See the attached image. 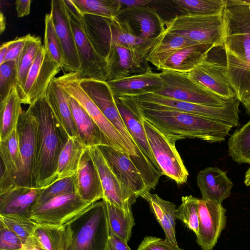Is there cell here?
<instances>
[{
    "label": "cell",
    "instance_id": "cell-1",
    "mask_svg": "<svg viewBox=\"0 0 250 250\" xmlns=\"http://www.w3.org/2000/svg\"><path fill=\"white\" fill-rule=\"evenodd\" d=\"M137 106L144 119L175 143L187 138L198 139L208 143L221 142L225 140L232 128L223 123L186 112Z\"/></svg>",
    "mask_w": 250,
    "mask_h": 250
},
{
    "label": "cell",
    "instance_id": "cell-2",
    "mask_svg": "<svg viewBox=\"0 0 250 250\" xmlns=\"http://www.w3.org/2000/svg\"><path fill=\"white\" fill-rule=\"evenodd\" d=\"M27 110L37 125L36 187L44 188L56 180L59 157L69 138L58 124L44 96L30 105Z\"/></svg>",
    "mask_w": 250,
    "mask_h": 250
},
{
    "label": "cell",
    "instance_id": "cell-3",
    "mask_svg": "<svg viewBox=\"0 0 250 250\" xmlns=\"http://www.w3.org/2000/svg\"><path fill=\"white\" fill-rule=\"evenodd\" d=\"M83 27L96 50L105 58L111 45L124 46L147 61L152 50L163 39L165 32L159 37L145 40L136 37L125 22L113 18L91 14L83 15Z\"/></svg>",
    "mask_w": 250,
    "mask_h": 250
},
{
    "label": "cell",
    "instance_id": "cell-4",
    "mask_svg": "<svg viewBox=\"0 0 250 250\" xmlns=\"http://www.w3.org/2000/svg\"><path fill=\"white\" fill-rule=\"evenodd\" d=\"M61 250H107L110 231L105 202L102 200L61 226Z\"/></svg>",
    "mask_w": 250,
    "mask_h": 250
},
{
    "label": "cell",
    "instance_id": "cell-5",
    "mask_svg": "<svg viewBox=\"0 0 250 250\" xmlns=\"http://www.w3.org/2000/svg\"><path fill=\"white\" fill-rule=\"evenodd\" d=\"M130 97L140 107L176 110L205 117L232 127L240 125V102L236 98L223 106H211L179 101L155 93Z\"/></svg>",
    "mask_w": 250,
    "mask_h": 250
},
{
    "label": "cell",
    "instance_id": "cell-6",
    "mask_svg": "<svg viewBox=\"0 0 250 250\" xmlns=\"http://www.w3.org/2000/svg\"><path fill=\"white\" fill-rule=\"evenodd\" d=\"M222 15L224 50L250 65V4L225 0Z\"/></svg>",
    "mask_w": 250,
    "mask_h": 250
},
{
    "label": "cell",
    "instance_id": "cell-7",
    "mask_svg": "<svg viewBox=\"0 0 250 250\" xmlns=\"http://www.w3.org/2000/svg\"><path fill=\"white\" fill-rule=\"evenodd\" d=\"M80 78L78 72H68L55 77L54 80L85 110L113 146L128 154L131 158L137 157L142 162L135 147L124 138L82 88L80 83Z\"/></svg>",
    "mask_w": 250,
    "mask_h": 250
},
{
    "label": "cell",
    "instance_id": "cell-8",
    "mask_svg": "<svg viewBox=\"0 0 250 250\" xmlns=\"http://www.w3.org/2000/svg\"><path fill=\"white\" fill-rule=\"evenodd\" d=\"M176 15L165 21L167 33L186 38L198 44L224 47L223 15Z\"/></svg>",
    "mask_w": 250,
    "mask_h": 250
},
{
    "label": "cell",
    "instance_id": "cell-9",
    "mask_svg": "<svg viewBox=\"0 0 250 250\" xmlns=\"http://www.w3.org/2000/svg\"><path fill=\"white\" fill-rule=\"evenodd\" d=\"M81 63L79 72L82 79L107 81V63L105 58L96 50L85 31L82 15L71 1L63 0Z\"/></svg>",
    "mask_w": 250,
    "mask_h": 250
},
{
    "label": "cell",
    "instance_id": "cell-10",
    "mask_svg": "<svg viewBox=\"0 0 250 250\" xmlns=\"http://www.w3.org/2000/svg\"><path fill=\"white\" fill-rule=\"evenodd\" d=\"M160 75L163 80V86L155 94L211 106H222L229 102L207 90L189 78L188 73L164 70Z\"/></svg>",
    "mask_w": 250,
    "mask_h": 250
},
{
    "label": "cell",
    "instance_id": "cell-11",
    "mask_svg": "<svg viewBox=\"0 0 250 250\" xmlns=\"http://www.w3.org/2000/svg\"><path fill=\"white\" fill-rule=\"evenodd\" d=\"M143 125L153 156L163 174L178 185L186 183L188 172L175 143L144 118Z\"/></svg>",
    "mask_w": 250,
    "mask_h": 250
},
{
    "label": "cell",
    "instance_id": "cell-12",
    "mask_svg": "<svg viewBox=\"0 0 250 250\" xmlns=\"http://www.w3.org/2000/svg\"><path fill=\"white\" fill-rule=\"evenodd\" d=\"M22 167L14 179L16 186L37 188L36 167L37 159V125L33 116L27 109L22 111L17 126Z\"/></svg>",
    "mask_w": 250,
    "mask_h": 250
},
{
    "label": "cell",
    "instance_id": "cell-13",
    "mask_svg": "<svg viewBox=\"0 0 250 250\" xmlns=\"http://www.w3.org/2000/svg\"><path fill=\"white\" fill-rule=\"evenodd\" d=\"M91 205L83 200L76 193L62 194L35 207L30 218L37 224L62 226Z\"/></svg>",
    "mask_w": 250,
    "mask_h": 250
},
{
    "label": "cell",
    "instance_id": "cell-14",
    "mask_svg": "<svg viewBox=\"0 0 250 250\" xmlns=\"http://www.w3.org/2000/svg\"><path fill=\"white\" fill-rule=\"evenodd\" d=\"M61 69L42 45L35 57L23 88L18 92L22 104L30 105L44 96L50 82Z\"/></svg>",
    "mask_w": 250,
    "mask_h": 250
},
{
    "label": "cell",
    "instance_id": "cell-15",
    "mask_svg": "<svg viewBox=\"0 0 250 250\" xmlns=\"http://www.w3.org/2000/svg\"><path fill=\"white\" fill-rule=\"evenodd\" d=\"M88 149L100 178L104 191L102 200L123 209H131L138 197L120 182L97 146L88 147Z\"/></svg>",
    "mask_w": 250,
    "mask_h": 250
},
{
    "label": "cell",
    "instance_id": "cell-16",
    "mask_svg": "<svg viewBox=\"0 0 250 250\" xmlns=\"http://www.w3.org/2000/svg\"><path fill=\"white\" fill-rule=\"evenodd\" d=\"M198 233L196 241L202 250H212L226 225V209L222 204L198 198Z\"/></svg>",
    "mask_w": 250,
    "mask_h": 250
},
{
    "label": "cell",
    "instance_id": "cell-17",
    "mask_svg": "<svg viewBox=\"0 0 250 250\" xmlns=\"http://www.w3.org/2000/svg\"><path fill=\"white\" fill-rule=\"evenodd\" d=\"M97 146L113 173L128 190L138 197L149 191L142 173L128 154L112 146Z\"/></svg>",
    "mask_w": 250,
    "mask_h": 250
},
{
    "label": "cell",
    "instance_id": "cell-18",
    "mask_svg": "<svg viewBox=\"0 0 250 250\" xmlns=\"http://www.w3.org/2000/svg\"><path fill=\"white\" fill-rule=\"evenodd\" d=\"M114 100L139 156L143 160H148L158 170L161 171L150 150L143 125V117L135 102L130 96H114Z\"/></svg>",
    "mask_w": 250,
    "mask_h": 250
},
{
    "label": "cell",
    "instance_id": "cell-19",
    "mask_svg": "<svg viewBox=\"0 0 250 250\" xmlns=\"http://www.w3.org/2000/svg\"><path fill=\"white\" fill-rule=\"evenodd\" d=\"M80 83L107 120L129 144L135 147L138 153L134 142L121 117L114 96L107 82L92 79L80 78Z\"/></svg>",
    "mask_w": 250,
    "mask_h": 250
},
{
    "label": "cell",
    "instance_id": "cell-20",
    "mask_svg": "<svg viewBox=\"0 0 250 250\" xmlns=\"http://www.w3.org/2000/svg\"><path fill=\"white\" fill-rule=\"evenodd\" d=\"M116 17L126 23L134 35L143 39H156L166 31L165 21L150 6L123 8Z\"/></svg>",
    "mask_w": 250,
    "mask_h": 250
},
{
    "label": "cell",
    "instance_id": "cell-21",
    "mask_svg": "<svg viewBox=\"0 0 250 250\" xmlns=\"http://www.w3.org/2000/svg\"><path fill=\"white\" fill-rule=\"evenodd\" d=\"M50 14L63 51V69L68 72L79 73L81 63L63 0H51Z\"/></svg>",
    "mask_w": 250,
    "mask_h": 250
},
{
    "label": "cell",
    "instance_id": "cell-22",
    "mask_svg": "<svg viewBox=\"0 0 250 250\" xmlns=\"http://www.w3.org/2000/svg\"><path fill=\"white\" fill-rule=\"evenodd\" d=\"M105 59L107 63L106 82L144 72L149 67L148 62L135 52L116 44L109 46Z\"/></svg>",
    "mask_w": 250,
    "mask_h": 250
},
{
    "label": "cell",
    "instance_id": "cell-23",
    "mask_svg": "<svg viewBox=\"0 0 250 250\" xmlns=\"http://www.w3.org/2000/svg\"><path fill=\"white\" fill-rule=\"evenodd\" d=\"M188 75L207 90L227 101L236 98L222 71L221 63L209 60L207 58L197 67L188 73Z\"/></svg>",
    "mask_w": 250,
    "mask_h": 250
},
{
    "label": "cell",
    "instance_id": "cell-24",
    "mask_svg": "<svg viewBox=\"0 0 250 250\" xmlns=\"http://www.w3.org/2000/svg\"><path fill=\"white\" fill-rule=\"evenodd\" d=\"M75 183L76 194L84 201L92 204L103 199L104 191L100 178L88 147L81 157Z\"/></svg>",
    "mask_w": 250,
    "mask_h": 250
},
{
    "label": "cell",
    "instance_id": "cell-25",
    "mask_svg": "<svg viewBox=\"0 0 250 250\" xmlns=\"http://www.w3.org/2000/svg\"><path fill=\"white\" fill-rule=\"evenodd\" d=\"M115 96H135L154 93L163 86L160 73L154 72L149 66L144 72L106 82Z\"/></svg>",
    "mask_w": 250,
    "mask_h": 250
},
{
    "label": "cell",
    "instance_id": "cell-26",
    "mask_svg": "<svg viewBox=\"0 0 250 250\" xmlns=\"http://www.w3.org/2000/svg\"><path fill=\"white\" fill-rule=\"evenodd\" d=\"M42 188L16 186L0 193V215H17L30 218Z\"/></svg>",
    "mask_w": 250,
    "mask_h": 250
},
{
    "label": "cell",
    "instance_id": "cell-27",
    "mask_svg": "<svg viewBox=\"0 0 250 250\" xmlns=\"http://www.w3.org/2000/svg\"><path fill=\"white\" fill-rule=\"evenodd\" d=\"M197 184L202 199L219 204L229 197L233 187L227 172L215 167H208L200 170L197 175Z\"/></svg>",
    "mask_w": 250,
    "mask_h": 250
},
{
    "label": "cell",
    "instance_id": "cell-28",
    "mask_svg": "<svg viewBox=\"0 0 250 250\" xmlns=\"http://www.w3.org/2000/svg\"><path fill=\"white\" fill-rule=\"evenodd\" d=\"M44 97L57 122L68 137H78L69 101V95L57 84L54 79L49 84Z\"/></svg>",
    "mask_w": 250,
    "mask_h": 250
},
{
    "label": "cell",
    "instance_id": "cell-29",
    "mask_svg": "<svg viewBox=\"0 0 250 250\" xmlns=\"http://www.w3.org/2000/svg\"><path fill=\"white\" fill-rule=\"evenodd\" d=\"M69 101L78 137L83 144L87 147L102 145L112 146L96 123L77 101L70 96Z\"/></svg>",
    "mask_w": 250,
    "mask_h": 250
},
{
    "label": "cell",
    "instance_id": "cell-30",
    "mask_svg": "<svg viewBox=\"0 0 250 250\" xmlns=\"http://www.w3.org/2000/svg\"><path fill=\"white\" fill-rule=\"evenodd\" d=\"M213 45L197 44L182 48L171 55L162 65L161 70L188 73L206 60Z\"/></svg>",
    "mask_w": 250,
    "mask_h": 250
},
{
    "label": "cell",
    "instance_id": "cell-31",
    "mask_svg": "<svg viewBox=\"0 0 250 250\" xmlns=\"http://www.w3.org/2000/svg\"><path fill=\"white\" fill-rule=\"evenodd\" d=\"M226 63L221 68L236 98L243 103L250 98V65L225 50Z\"/></svg>",
    "mask_w": 250,
    "mask_h": 250
},
{
    "label": "cell",
    "instance_id": "cell-32",
    "mask_svg": "<svg viewBox=\"0 0 250 250\" xmlns=\"http://www.w3.org/2000/svg\"><path fill=\"white\" fill-rule=\"evenodd\" d=\"M140 197L148 202L151 211L165 232V240L178 246L175 236L177 217L175 205L162 199L156 194L151 193L149 191L143 193Z\"/></svg>",
    "mask_w": 250,
    "mask_h": 250
},
{
    "label": "cell",
    "instance_id": "cell-33",
    "mask_svg": "<svg viewBox=\"0 0 250 250\" xmlns=\"http://www.w3.org/2000/svg\"><path fill=\"white\" fill-rule=\"evenodd\" d=\"M86 148L78 137L67 140L59 157L56 181L76 174L81 157Z\"/></svg>",
    "mask_w": 250,
    "mask_h": 250
},
{
    "label": "cell",
    "instance_id": "cell-34",
    "mask_svg": "<svg viewBox=\"0 0 250 250\" xmlns=\"http://www.w3.org/2000/svg\"><path fill=\"white\" fill-rule=\"evenodd\" d=\"M22 103L20 98L17 86H15L9 94L0 104V141L8 137L17 128L22 112Z\"/></svg>",
    "mask_w": 250,
    "mask_h": 250
},
{
    "label": "cell",
    "instance_id": "cell-35",
    "mask_svg": "<svg viewBox=\"0 0 250 250\" xmlns=\"http://www.w3.org/2000/svg\"><path fill=\"white\" fill-rule=\"evenodd\" d=\"M186 38L167 33L162 41L152 50L147 58L155 67L161 70L167 60L176 51L184 47L197 44Z\"/></svg>",
    "mask_w": 250,
    "mask_h": 250
},
{
    "label": "cell",
    "instance_id": "cell-36",
    "mask_svg": "<svg viewBox=\"0 0 250 250\" xmlns=\"http://www.w3.org/2000/svg\"><path fill=\"white\" fill-rule=\"evenodd\" d=\"M0 167L14 179L22 165L17 128L2 141H0Z\"/></svg>",
    "mask_w": 250,
    "mask_h": 250
},
{
    "label": "cell",
    "instance_id": "cell-37",
    "mask_svg": "<svg viewBox=\"0 0 250 250\" xmlns=\"http://www.w3.org/2000/svg\"><path fill=\"white\" fill-rule=\"evenodd\" d=\"M105 202L110 234L114 235L127 243L135 225L131 209L126 210Z\"/></svg>",
    "mask_w": 250,
    "mask_h": 250
},
{
    "label": "cell",
    "instance_id": "cell-38",
    "mask_svg": "<svg viewBox=\"0 0 250 250\" xmlns=\"http://www.w3.org/2000/svg\"><path fill=\"white\" fill-rule=\"evenodd\" d=\"M228 154L238 164L250 165V120L230 136Z\"/></svg>",
    "mask_w": 250,
    "mask_h": 250
},
{
    "label": "cell",
    "instance_id": "cell-39",
    "mask_svg": "<svg viewBox=\"0 0 250 250\" xmlns=\"http://www.w3.org/2000/svg\"><path fill=\"white\" fill-rule=\"evenodd\" d=\"M42 45L41 38L33 35L26 42L17 60L18 79L16 86L18 92L23 88L35 57Z\"/></svg>",
    "mask_w": 250,
    "mask_h": 250
},
{
    "label": "cell",
    "instance_id": "cell-40",
    "mask_svg": "<svg viewBox=\"0 0 250 250\" xmlns=\"http://www.w3.org/2000/svg\"><path fill=\"white\" fill-rule=\"evenodd\" d=\"M172 2L185 14L212 16L223 14L225 0H174Z\"/></svg>",
    "mask_w": 250,
    "mask_h": 250
},
{
    "label": "cell",
    "instance_id": "cell-41",
    "mask_svg": "<svg viewBox=\"0 0 250 250\" xmlns=\"http://www.w3.org/2000/svg\"><path fill=\"white\" fill-rule=\"evenodd\" d=\"M71 1L82 16L91 14L113 18L121 9L120 0H71Z\"/></svg>",
    "mask_w": 250,
    "mask_h": 250
},
{
    "label": "cell",
    "instance_id": "cell-42",
    "mask_svg": "<svg viewBox=\"0 0 250 250\" xmlns=\"http://www.w3.org/2000/svg\"><path fill=\"white\" fill-rule=\"evenodd\" d=\"M31 236L43 250L61 249V226L37 224Z\"/></svg>",
    "mask_w": 250,
    "mask_h": 250
},
{
    "label": "cell",
    "instance_id": "cell-43",
    "mask_svg": "<svg viewBox=\"0 0 250 250\" xmlns=\"http://www.w3.org/2000/svg\"><path fill=\"white\" fill-rule=\"evenodd\" d=\"M44 46L51 58L63 69V54L50 13L44 18Z\"/></svg>",
    "mask_w": 250,
    "mask_h": 250
},
{
    "label": "cell",
    "instance_id": "cell-44",
    "mask_svg": "<svg viewBox=\"0 0 250 250\" xmlns=\"http://www.w3.org/2000/svg\"><path fill=\"white\" fill-rule=\"evenodd\" d=\"M197 200L198 198L192 195L183 196L182 203L176 209L177 219L184 223L196 235L199 229Z\"/></svg>",
    "mask_w": 250,
    "mask_h": 250
},
{
    "label": "cell",
    "instance_id": "cell-45",
    "mask_svg": "<svg viewBox=\"0 0 250 250\" xmlns=\"http://www.w3.org/2000/svg\"><path fill=\"white\" fill-rule=\"evenodd\" d=\"M0 221L19 236L22 245L31 236L37 225L31 218L17 215H0Z\"/></svg>",
    "mask_w": 250,
    "mask_h": 250
},
{
    "label": "cell",
    "instance_id": "cell-46",
    "mask_svg": "<svg viewBox=\"0 0 250 250\" xmlns=\"http://www.w3.org/2000/svg\"><path fill=\"white\" fill-rule=\"evenodd\" d=\"M75 175L57 180L47 187L42 188L34 208L58 196L76 193Z\"/></svg>",
    "mask_w": 250,
    "mask_h": 250
},
{
    "label": "cell",
    "instance_id": "cell-47",
    "mask_svg": "<svg viewBox=\"0 0 250 250\" xmlns=\"http://www.w3.org/2000/svg\"><path fill=\"white\" fill-rule=\"evenodd\" d=\"M17 61L5 62L0 65V100H4L17 86Z\"/></svg>",
    "mask_w": 250,
    "mask_h": 250
},
{
    "label": "cell",
    "instance_id": "cell-48",
    "mask_svg": "<svg viewBox=\"0 0 250 250\" xmlns=\"http://www.w3.org/2000/svg\"><path fill=\"white\" fill-rule=\"evenodd\" d=\"M22 245L19 236L0 221V249H21Z\"/></svg>",
    "mask_w": 250,
    "mask_h": 250
},
{
    "label": "cell",
    "instance_id": "cell-49",
    "mask_svg": "<svg viewBox=\"0 0 250 250\" xmlns=\"http://www.w3.org/2000/svg\"><path fill=\"white\" fill-rule=\"evenodd\" d=\"M137 250H183L166 240L153 236L145 237Z\"/></svg>",
    "mask_w": 250,
    "mask_h": 250
},
{
    "label": "cell",
    "instance_id": "cell-50",
    "mask_svg": "<svg viewBox=\"0 0 250 250\" xmlns=\"http://www.w3.org/2000/svg\"><path fill=\"white\" fill-rule=\"evenodd\" d=\"M30 34L24 36L17 37L13 40L8 42L5 62L17 61L21 53L26 42L32 37Z\"/></svg>",
    "mask_w": 250,
    "mask_h": 250
},
{
    "label": "cell",
    "instance_id": "cell-51",
    "mask_svg": "<svg viewBox=\"0 0 250 250\" xmlns=\"http://www.w3.org/2000/svg\"><path fill=\"white\" fill-rule=\"evenodd\" d=\"M107 250H131L125 242L119 237L110 234Z\"/></svg>",
    "mask_w": 250,
    "mask_h": 250
},
{
    "label": "cell",
    "instance_id": "cell-52",
    "mask_svg": "<svg viewBox=\"0 0 250 250\" xmlns=\"http://www.w3.org/2000/svg\"><path fill=\"white\" fill-rule=\"evenodd\" d=\"M31 0H17L15 1L18 17L21 18L27 16L30 12Z\"/></svg>",
    "mask_w": 250,
    "mask_h": 250
},
{
    "label": "cell",
    "instance_id": "cell-53",
    "mask_svg": "<svg viewBox=\"0 0 250 250\" xmlns=\"http://www.w3.org/2000/svg\"><path fill=\"white\" fill-rule=\"evenodd\" d=\"M155 1L151 0H120L121 9L125 8L150 6Z\"/></svg>",
    "mask_w": 250,
    "mask_h": 250
},
{
    "label": "cell",
    "instance_id": "cell-54",
    "mask_svg": "<svg viewBox=\"0 0 250 250\" xmlns=\"http://www.w3.org/2000/svg\"><path fill=\"white\" fill-rule=\"evenodd\" d=\"M21 250H43L34 241L31 236L22 245Z\"/></svg>",
    "mask_w": 250,
    "mask_h": 250
},
{
    "label": "cell",
    "instance_id": "cell-55",
    "mask_svg": "<svg viewBox=\"0 0 250 250\" xmlns=\"http://www.w3.org/2000/svg\"><path fill=\"white\" fill-rule=\"evenodd\" d=\"M7 47L8 42L3 43L0 47V65L5 61Z\"/></svg>",
    "mask_w": 250,
    "mask_h": 250
},
{
    "label": "cell",
    "instance_id": "cell-56",
    "mask_svg": "<svg viewBox=\"0 0 250 250\" xmlns=\"http://www.w3.org/2000/svg\"><path fill=\"white\" fill-rule=\"evenodd\" d=\"M6 19L5 17L2 12H0V34L2 33L4 31L6 27Z\"/></svg>",
    "mask_w": 250,
    "mask_h": 250
},
{
    "label": "cell",
    "instance_id": "cell-57",
    "mask_svg": "<svg viewBox=\"0 0 250 250\" xmlns=\"http://www.w3.org/2000/svg\"><path fill=\"white\" fill-rule=\"evenodd\" d=\"M244 182L247 187L250 186V167L246 172Z\"/></svg>",
    "mask_w": 250,
    "mask_h": 250
},
{
    "label": "cell",
    "instance_id": "cell-58",
    "mask_svg": "<svg viewBox=\"0 0 250 250\" xmlns=\"http://www.w3.org/2000/svg\"><path fill=\"white\" fill-rule=\"evenodd\" d=\"M247 113L250 116V98L242 103Z\"/></svg>",
    "mask_w": 250,
    "mask_h": 250
},
{
    "label": "cell",
    "instance_id": "cell-59",
    "mask_svg": "<svg viewBox=\"0 0 250 250\" xmlns=\"http://www.w3.org/2000/svg\"><path fill=\"white\" fill-rule=\"evenodd\" d=\"M243 1V2L246 3H248V4H250V0H242Z\"/></svg>",
    "mask_w": 250,
    "mask_h": 250
},
{
    "label": "cell",
    "instance_id": "cell-60",
    "mask_svg": "<svg viewBox=\"0 0 250 250\" xmlns=\"http://www.w3.org/2000/svg\"><path fill=\"white\" fill-rule=\"evenodd\" d=\"M22 249V248H21ZM21 249H17V250H6V249H0V250H21Z\"/></svg>",
    "mask_w": 250,
    "mask_h": 250
}]
</instances>
